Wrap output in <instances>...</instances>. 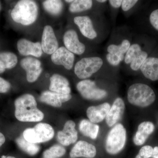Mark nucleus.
I'll list each match as a JSON object with an SVG mask.
<instances>
[{
    "mask_svg": "<svg viewBox=\"0 0 158 158\" xmlns=\"http://www.w3.org/2000/svg\"><path fill=\"white\" fill-rule=\"evenodd\" d=\"M15 115L19 121L37 122L42 121L44 114L37 108V103L32 94H26L15 99Z\"/></svg>",
    "mask_w": 158,
    "mask_h": 158,
    "instance_id": "1",
    "label": "nucleus"
},
{
    "mask_svg": "<svg viewBox=\"0 0 158 158\" xmlns=\"http://www.w3.org/2000/svg\"><path fill=\"white\" fill-rule=\"evenodd\" d=\"M38 15V6L35 1L32 0L19 1L11 13V18L15 22L24 26L34 23Z\"/></svg>",
    "mask_w": 158,
    "mask_h": 158,
    "instance_id": "2",
    "label": "nucleus"
},
{
    "mask_svg": "<svg viewBox=\"0 0 158 158\" xmlns=\"http://www.w3.org/2000/svg\"><path fill=\"white\" fill-rule=\"evenodd\" d=\"M156 99L154 91L146 84L135 83L128 89L127 99L131 104L145 108L152 105Z\"/></svg>",
    "mask_w": 158,
    "mask_h": 158,
    "instance_id": "3",
    "label": "nucleus"
},
{
    "mask_svg": "<svg viewBox=\"0 0 158 158\" xmlns=\"http://www.w3.org/2000/svg\"><path fill=\"white\" fill-rule=\"evenodd\" d=\"M126 130L121 123L114 126L107 136L105 148L110 155H116L121 152L126 142Z\"/></svg>",
    "mask_w": 158,
    "mask_h": 158,
    "instance_id": "4",
    "label": "nucleus"
},
{
    "mask_svg": "<svg viewBox=\"0 0 158 158\" xmlns=\"http://www.w3.org/2000/svg\"><path fill=\"white\" fill-rule=\"evenodd\" d=\"M54 134L53 128L50 125L40 123L34 127L26 129L23 136L29 142L38 144L52 140Z\"/></svg>",
    "mask_w": 158,
    "mask_h": 158,
    "instance_id": "5",
    "label": "nucleus"
},
{
    "mask_svg": "<svg viewBox=\"0 0 158 158\" xmlns=\"http://www.w3.org/2000/svg\"><path fill=\"white\" fill-rule=\"evenodd\" d=\"M103 64L102 59L100 57L83 58L75 65L74 73L79 79L86 80L97 72Z\"/></svg>",
    "mask_w": 158,
    "mask_h": 158,
    "instance_id": "6",
    "label": "nucleus"
},
{
    "mask_svg": "<svg viewBox=\"0 0 158 158\" xmlns=\"http://www.w3.org/2000/svg\"><path fill=\"white\" fill-rule=\"evenodd\" d=\"M77 89L83 98L89 100H99L108 95L107 91L98 88L95 82L87 79L79 82Z\"/></svg>",
    "mask_w": 158,
    "mask_h": 158,
    "instance_id": "7",
    "label": "nucleus"
},
{
    "mask_svg": "<svg viewBox=\"0 0 158 158\" xmlns=\"http://www.w3.org/2000/svg\"><path fill=\"white\" fill-rule=\"evenodd\" d=\"M20 64L22 68L25 71L27 81L29 83L36 81L42 73L41 62L36 58L26 57L21 60Z\"/></svg>",
    "mask_w": 158,
    "mask_h": 158,
    "instance_id": "8",
    "label": "nucleus"
},
{
    "mask_svg": "<svg viewBox=\"0 0 158 158\" xmlns=\"http://www.w3.org/2000/svg\"><path fill=\"white\" fill-rule=\"evenodd\" d=\"M42 51L48 55L55 52L59 48V43L53 29L51 26L44 28L41 42Z\"/></svg>",
    "mask_w": 158,
    "mask_h": 158,
    "instance_id": "9",
    "label": "nucleus"
},
{
    "mask_svg": "<svg viewBox=\"0 0 158 158\" xmlns=\"http://www.w3.org/2000/svg\"><path fill=\"white\" fill-rule=\"evenodd\" d=\"M51 59L54 64L62 65L65 69L70 70L73 67L75 56L65 47H61L51 55Z\"/></svg>",
    "mask_w": 158,
    "mask_h": 158,
    "instance_id": "10",
    "label": "nucleus"
},
{
    "mask_svg": "<svg viewBox=\"0 0 158 158\" xmlns=\"http://www.w3.org/2000/svg\"><path fill=\"white\" fill-rule=\"evenodd\" d=\"M76 124L72 120L66 122L63 130L57 134V140L63 146H67L75 143L77 140L78 133Z\"/></svg>",
    "mask_w": 158,
    "mask_h": 158,
    "instance_id": "11",
    "label": "nucleus"
},
{
    "mask_svg": "<svg viewBox=\"0 0 158 158\" xmlns=\"http://www.w3.org/2000/svg\"><path fill=\"white\" fill-rule=\"evenodd\" d=\"M63 40L65 48L73 53L81 55L85 52V46L80 41L78 34L74 30L66 31L63 36Z\"/></svg>",
    "mask_w": 158,
    "mask_h": 158,
    "instance_id": "12",
    "label": "nucleus"
},
{
    "mask_svg": "<svg viewBox=\"0 0 158 158\" xmlns=\"http://www.w3.org/2000/svg\"><path fill=\"white\" fill-rule=\"evenodd\" d=\"M17 48L19 52L23 56H33L39 58L42 56L41 43L33 42L28 40L21 38L18 41Z\"/></svg>",
    "mask_w": 158,
    "mask_h": 158,
    "instance_id": "13",
    "label": "nucleus"
},
{
    "mask_svg": "<svg viewBox=\"0 0 158 158\" xmlns=\"http://www.w3.org/2000/svg\"><path fill=\"white\" fill-rule=\"evenodd\" d=\"M96 148L94 145L87 141H80L75 144L71 150V158H94L96 155Z\"/></svg>",
    "mask_w": 158,
    "mask_h": 158,
    "instance_id": "14",
    "label": "nucleus"
},
{
    "mask_svg": "<svg viewBox=\"0 0 158 158\" xmlns=\"http://www.w3.org/2000/svg\"><path fill=\"white\" fill-rule=\"evenodd\" d=\"M72 97L70 94H62L50 90H46L41 94L40 100L52 106L60 107L62 106V103L69 101Z\"/></svg>",
    "mask_w": 158,
    "mask_h": 158,
    "instance_id": "15",
    "label": "nucleus"
},
{
    "mask_svg": "<svg viewBox=\"0 0 158 158\" xmlns=\"http://www.w3.org/2000/svg\"><path fill=\"white\" fill-rule=\"evenodd\" d=\"M125 108V105L123 100L120 98H116L106 118L108 126L112 127L120 120L124 113Z\"/></svg>",
    "mask_w": 158,
    "mask_h": 158,
    "instance_id": "16",
    "label": "nucleus"
},
{
    "mask_svg": "<svg viewBox=\"0 0 158 158\" xmlns=\"http://www.w3.org/2000/svg\"><path fill=\"white\" fill-rule=\"evenodd\" d=\"M73 20L83 36L91 40L97 37V33L94 28L90 17L88 16H77L74 18Z\"/></svg>",
    "mask_w": 158,
    "mask_h": 158,
    "instance_id": "17",
    "label": "nucleus"
},
{
    "mask_svg": "<svg viewBox=\"0 0 158 158\" xmlns=\"http://www.w3.org/2000/svg\"><path fill=\"white\" fill-rule=\"evenodd\" d=\"M110 108L111 106L108 102L97 106H91L87 109V116L89 120L93 123H99L106 118Z\"/></svg>",
    "mask_w": 158,
    "mask_h": 158,
    "instance_id": "18",
    "label": "nucleus"
},
{
    "mask_svg": "<svg viewBox=\"0 0 158 158\" xmlns=\"http://www.w3.org/2000/svg\"><path fill=\"white\" fill-rule=\"evenodd\" d=\"M155 126L151 121L141 123L138 127V131L133 138L134 144L137 146L144 144L148 138L154 131Z\"/></svg>",
    "mask_w": 158,
    "mask_h": 158,
    "instance_id": "19",
    "label": "nucleus"
},
{
    "mask_svg": "<svg viewBox=\"0 0 158 158\" xmlns=\"http://www.w3.org/2000/svg\"><path fill=\"white\" fill-rule=\"evenodd\" d=\"M49 90L62 94H70L71 88L68 79L59 74H54L50 78Z\"/></svg>",
    "mask_w": 158,
    "mask_h": 158,
    "instance_id": "20",
    "label": "nucleus"
},
{
    "mask_svg": "<svg viewBox=\"0 0 158 158\" xmlns=\"http://www.w3.org/2000/svg\"><path fill=\"white\" fill-rule=\"evenodd\" d=\"M140 69L146 78L153 81H158V58H147L141 65Z\"/></svg>",
    "mask_w": 158,
    "mask_h": 158,
    "instance_id": "21",
    "label": "nucleus"
},
{
    "mask_svg": "<svg viewBox=\"0 0 158 158\" xmlns=\"http://www.w3.org/2000/svg\"><path fill=\"white\" fill-rule=\"evenodd\" d=\"M16 55L11 52H0V74L3 73L6 69L14 68L18 63Z\"/></svg>",
    "mask_w": 158,
    "mask_h": 158,
    "instance_id": "22",
    "label": "nucleus"
},
{
    "mask_svg": "<svg viewBox=\"0 0 158 158\" xmlns=\"http://www.w3.org/2000/svg\"><path fill=\"white\" fill-rule=\"evenodd\" d=\"M79 128L80 132L84 136L92 139L97 138L99 131L98 125L93 123L88 119H84L80 122Z\"/></svg>",
    "mask_w": 158,
    "mask_h": 158,
    "instance_id": "23",
    "label": "nucleus"
},
{
    "mask_svg": "<svg viewBox=\"0 0 158 158\" xmlns=\"http://www.w3.org/2000/svg\"><path fill=\"white\" fill-rule=\"evenodd\" d=\"M16 144L22 150L30 156H34L39 152L40 147L38 144L31 143L26 140L23 136L16 139Z\"/></svg>",
    "mask_w": 158,
    "mask_h": 158,
    "instance_id": "24",
    "label": "nucleus"
},
{
    "mask_svg": "<svg viewBox=\"0 0 158 158\" xmlns=\"http://www.w3.org/2000/svg\"><path fill=\"white\" fill-rule=\"evenodd\" d=\"M44 9L47 12L53 15H59L63 9V4L59 0H46L43 2Z\"/></svg>",
    "mask_w": 158,
    "mask_h": 158,
    "instance_id": "25",
    "label": "nucleus"
},
{
    "mask_svg": "<svg viewBox=\"0 0 158 158\" xmlns=\"http://www.w3.org/2000/svg\"><path fill=\"white\" fill-rule=\"evenodd\" d=\"M92 5L93 2L91 0H75L71 3L69 10L71 13H78L89 10Z\"/></svg>",
    "mask_w": 158,
    "mask_h": 158,
    "instance_id": "26",
    "label": "nucleus"
},
{
    "mask_svg": "<svg viewBox=\"0 0 158 158\" xmlns=\"http://www.w3.org/2000/svg\"><path fill=\"white\" fill-rule=\"evenodd\" d=\"M65 148L60 144H55L43 152V158H60L65 154Z\"/></svg>",
    "mask_w": 158,
    "mask_h": 158,
    "instance_id": "27",
    "label": "nucleus"
},
{
    "mask_svg": "<svg viewBox=\"0 0 158 158\" xmlns=\"http://www.w3.org/2000/svg\"><path fill=\"white\" fill-rule=\"evenodd\" d=\"M131 43L128 40H123L119 45L110 44L107 48L108 53L116 54L118 55H124L131 46Z\"/></svg>",
    "mask_w": 158,
    "mask_h": 158,
    "instance_id": "28",
    "label": "nucleus"
},
{
    "mask_svg": "<svg viewBox=\"0 0 158 158\" xmlns=\"http://www.w3.org/2000/svg\"><path fill=\"white\" fill-rule=\"evenodd\" d=\"M141 47L137 44L131 45L124 56V62L126 64H130L134 59L138 56L142 52Z\"/></svg>",
    "mask_w": 158,
    "mask_h": 158,
    "instance_id": "29",
    "label": "nucleus"
},
{
    "mask_svg": "<svg viewBox=\"0 0 158 158\" xmlns=\"http://www.w3.org/2000/svg\"><path fill=\"white\" fill-rule=\"evenodd\" d=\"M148 54L147 53L142 51L141 53L130 63L131 68L134 71L139 70L141 68V65L144 63V61L148 58Z\"/></svg>",
    "mask_w": 158,
    "mask_h": 158,
    "instance_id": "30",
    "label": "nucleus"
},
{
    "mask_svg": "<svg viewBox=\"0 0 158 158\" xmlns=\"http://www.w3.org/2000/svg\"><path fill=\"white\" fill-rule=\"evenodd\" d=\"M124 55H118L116 54L108 53L106 56V59L110 65L117 66L124 59Z\"/></svg>",
    "mask_w": 158,
    "mask_h": 158,
    "instance_id": "31",
    "label": "nucleus"
},
{
    "mask_svg": "<svg viewBox=\"0 0 158 158\" xmlns=\"http://www.w3.org/2000/svg\"><path fill=\"white\" fill-rule=\"evenodd\" d=\"M153 152V148L151 145H144L141 148L138 154L144 158H152Z\"/></svg>",
    "mask_w": 158,
    "mask_h": 158,
    "instance_id": "32",
    "label": "nucleus"
},
{
    "mask_svg": "<svg viewBox=\"0 0 158 158\" xmlns=\"http://www.w3.org/2000/svg\"><path fill=\"white\" fill-rule=\"evenodd\" d=\"M11 88V84L5 79L0 77V93H7Z\"/></svg>",
    "mask_w": 158,
    "mask_h": 158,
    "instance_id": "33",
    "label": "nucleus"
},
{
    "mask_svg": "<svg viewBox=\"0 0 158 158\" xmlns=\"http://www.w3.org/2000/svg\"><path fill=\"white\" fill-rule=\"evenodd\" d=\"M149 21L152 27L158 31V9H156L151 13Z\"/></svg>",
    "mask_w": 158,
    "mask_h": 158,
    "instance_id": "34",
    "label": "nucleus"
},
{
    "mask_svg": "<svg viewBox=\"0 0 158 158\" xmlns=\"http://www.w3.org/2000/svg\"><path fill=\"white\" fill-rule=\"evenodd\" d=\"M137 0H123L121 5V8L123 11H129L130 9L132 8L138 2Z\"/></svg>",
    "mask_w": 158,
    "mask_h": 158,
    "instance_id": "35",
    "label": "nucleus"
},
{
    "mask_svg": "<svg viewBox=\"0 0 158 158\" xmlns=\"http://www.w3.org/2000/svg\"><path fill=\"white\" fill-rule=\"evenodd\" d=\"M122 1V0H110L109 3L111 6L116 9L121 7Z\"/></svg>",
    "mask_w": 158,
    "mask_h": 158,
    "instance_id": "36",
    "label": "nucleus"
},
{
    "mask_svg": "<svg viewBox=\"0 0 158 158\" xmlns=\"http://www.w3.org/2000/svg\"><path fill=\"white\" fill-rule=\"evenodd\" d=\"M152 158H158V146L153 148V152Z\"/></svg>",
    "mask_w": 158,
    "mask_h": 158,
    "instance_id": "37",
    "label": "nucleus"
},
{
    "mask_svg": "<svg viewBox=\"0 0 158 158\" xmlns=\"http://www.w3.org/2000/svg\"><path fill=\"white\" fill-rule=\"evenodd\" d=\"M6 138L2 133L0 132V148L5 143Z\"/></svg>",
    "mask_w": 158,
    "mask_h": 158,
    "instance_id": "38",
    "label": "nucleus"
},
{
    "mask_svg": "<svg viewBox=\"0 0 158 158\" xmlns=\"http://www.w3.org/2000/svg\"><path fill=\"white\" fill-rule=\"evenodd\" d=\"M2 158H16L15 157L11 156H3L2 157Z\"/></svg>",
    "mask_w": 158,
    "mask_h": 158,
    "instance_id": "39",
    "label": "nucleus"
},
{
    "mask_svg": "<svg viewBox=\"0 0 158 158\" xmlns=\"http://www.w3.org/2000/svg\"><path fill=\"white\" fill-rule=\"evenodd\" d=\"M97 2H98L99 3H105L106 2H107V1H106V0H99V1H97Z\"/></svg>",
    "mask_w": 158,
    "mask_h": 158,
    "instance_id": "40",
    "label": "nucleus"
},
{
    "mask_svg": "<svg viewBox=\"0 0 158 158\" xmlns=\"http://www.w3.org/2000/svg\"><path fill=\"white\" fill-rule=\"evenodd\" d=\"M73 1L74 0H70V1H68V0H67V1H65V2H66L71 3L73 2Z\"/></svg>",
    "mask_w": 158,
    "mask_h": 158,
    "instance_id": "41",
    "label": "nucleus"
},
{
    "mask_svg": "<svg viewBox=\"0 0 158 158\" xmlns=\"http://www.w3.org/2000/svg\"><path fill=\"white\" fill-rule=\"evenodd\" d=\"M135 158H144L143 157H142L140 155H139L138 154L137 156H136Z\"/></svg>",
    "mask_w": 158,
    "mask_h": 158,
    "instance_id": "42",
    "label": "nucleus"
},
{
    "mask_svg": "<svg viewBox=\"0 0 158 158\" xmlns=\"http://www.w3.org/2000/svg\"><path fill=\"white\" fill-rule=\"evenodd\" d=\"M1 9H2V6H1V2H0V11H1Z\"/></svg>",
    "mask_w": 158,
    "mask_h": 158,
    "instance_id": "43",
    "label": "nucleus"
}]
</instances>
